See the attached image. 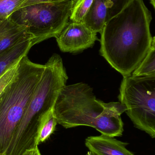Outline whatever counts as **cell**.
Instances as JSON below:
<instances>
[{
  "mask_svg": "<svg viewBox=\"0 0 155 155\" xmlns=\"http://www.w3.org/2000/svg\"><path fill=\"white\" fill-rule=\"evenodd\" d=\"M152 16L143 0H132L101 32V55L123 76L131 75L152 44Z\"/></svg>",
  "mask_w": 155,
  "mask_h": 155,
  "instance_id": "1",
  "label": "cell"
},
{
  "mask_svg": "<svg viewBox=\"0 0 155 155\" xmlns=\"http://www.w3.org/2000/svg\"><path fill=\"white\" fill-rule=\"evenodd\" d=\"M126 111L120 102L105 103L97 100L93 88L83 83L66 85L52 109L57 124L64 128L91 127L102 135L113 137L123 135L121 115Z\"/></svg>",
  "mask_w": 155,
  "mask_h": 155,
  "instance_id": "2",
  "label": "cell"
},
{
  "mask_svg": "<svg viewBox=\"0 0 155 155\" xmlns=\"http://www.w3.org/2000/svg\"><path fill=\"white\" fill-rule=\"evenodd\" d=\"M42 75L17 127L5 155H22L38 147V130L43 116L53 109L68 76L59 54H53L44 64Z\"/></svg>",
  "mask_w": 155,
  "mask_h": 155,
  "instance_id": "3",
  "label": "cell"
},
{
  "mask_svg": "<svg viewBox=\"0 0 155 155\" xmlns=\"http://www.w3.org/2000/svg\"><path fill=\"white\" fill-rule=\"evenodd\" d=\"M44 68L23 56L16 74L0 94V155H6Z\"/></svg>",
  "mask_w": 155,
  "mask_h": 155,
  "instance_id": "4",
  "label": "cell"
},
{
  "mask_svg": "<svg viewBox=\"0 0 155 155\" xmlns=\"http://www.w3.org/2000/svg\"><path fill=\"white\" fill-rule=\"evenodd\" d=\"M75 1L29 5L17 9L8 18L32 35L34 46L61 33L69 22Z\"/></svg>",
  "mask_w": 155,
  "mask_h": 155,
  "instance_id": "5",
  "label": "cell"
},
{
  "mask_svg": "<svg viewBox=\"0 0 155 155\" xmlns=\"http://www.w3.org/2000/svg\"><path fill=\"white\" fill-rule=\"evenodd\" d=\"M119 100L136 128L155 137V76H123Z\"/></svg>",
  "mask_w": 155,
  "mask_h": 155,
  "instance_id": "6",
  "label": "cell"
},
{
  "mask_svg": "<svg viewBox=\"0 0 155 155\" xmlns=\"http://www.w3.org/2000/svg\"><path fill=\"white\" fill-rule=\"evenodd\" d=\"M96 34L82 22L71 21L56 38L62 51L76 53L93 46L97 40Z\"/></svg>",
  "mask_w": 155,
  "mask_h": 155,
  "instance_id": "7",
  "label": "cell"
},
{
  "mask_svg": "<svg viewBox=\"0 0 155 155\" xmlns=\"http://www.w3.org/2000/svg\"><path fill=\"white\" fill-rule=\"evenodd\" d=\"M128 144L113 137L102 134L88 137L85 140L86 146L97 155H135L126 148Z\"/></svg>",
  "mask_w": 155,
  "mask_h": 155,
  "instance_id": "8",
  "label": "cell"
},
{
  "mask_svg": "<svg viewBox=\"0 0 155 155\" xmlns=\"http://www.w3.org/2000/svg\"><path fill=\"white\" fill-rule=\"evenodd\" d=\"M32 39V35L23 27L9 18L0 22V54L19 44Z\"/></svg>",
  "mask_w": 155,
  "mask_h": 155,
  "instance_id": "9",
  "label": "cell"
},
{
  "mask_svg": "<svg viewBox=\"0 0 155 155\" xmlns=\"http://www.w3.org/2000/svg\"><path fill=\"white\" fill-rule=\"evenodd\" d=\"M107 19L108 9L105 0H94L82 22L94 32L101 33Z\"/></svg>",
  "mask_w": 155,
  "mask_h": 155,
  "instance_id": "10",
  "label": "cell"
},
{
  "mask_svg": "<svg viewBox=\"0 0 155 155\" xmlns=\"http://www.w3.org/2000/svg\"><path fill=\"white\" fill-rule=\"evenodd\" d=\"M33 46L32 41H25L5 51L0 54V77L14 64L27 55Z\"/></svg>",
  "mask_w": 155,
  "mask_h": 155,
  "instance_id": "11",
  "label": "cell"
},
{
  "mask_svg": "<svg viewBox=\"0 0 155 155\" xmlns=\"http://www.w3.org/2000/svg\"><path fill=\"white\" fill-rule=\"evenodd\" d=\"M136 77L155 76V37H153L152 44L143 60L133 72Z\"/></svg>",
  "mask_w": 155,
  "mask_h": 155,
  "instance_id": "12",
  "label": "cell"
},
{
  "mask_svg": "<svg viewBox=\"0 0 155 155\" xmlns=\"http://www.w3.org/2000/svg\"><path fill=\"white\" fill-rule=\"evenodd\" d=\"M52 109L44 114L41 119L38 130V145L47 140L55 130L57 122L54 116Z\"/></svg>",
  "mask_w": 155,
  "mask_h": 155,
  "instance_id": "13",
  "label": "cell"
},
{
  "mask_svg": "<svg viewBox=\"0 0 155 155\" xmlns=\"http://www.w3.org/2000/svg\"><path fill=\"white\" fill-rule=\"evenodd\" d=\"M94 0H76L70 19L72 21L82 22Z\"/></svg>",
  "mask_w": 155,
  "mask_h": 155,
  "instance_id": "14",
  "label": "cell"
},
{
  "mask_svg": "<svg viewBox=\"0 0 155 155\" xmlns=\"http://www.w3.org/2000/svg\"><path fill=\"white\" fill-rule=\"evenodd\" d=\"M25 0H0V18H8Z\"/></svg>",
  "mask_w": 155,
  "mask_h": 155,
  "instance_id": "15",
  "label": "cell"
},
{
  "mask_svg": "<svg viewBox=\"0 0 155 155\" xmlns=\"http://www.w3.org/2000/svg\"><path fill=\"white\" fill-rule=\"evenodd\" d=\"M132 0H105L108 9V19L113 18L122 12Z\"/></svg>",
  "mask_w": 155,
  "mask_h": 155,
  "instance_id": "16",
  "label": "cell"
},
{
  "mask_svg": "<svg viewBox=\"0 0 155 155\" xmlns=\"http://www.w3.org/2000/svg\"><path fill=\"white\" fill-rule=\"evenodd\" d=\"M20 61L14 64L10 69L7 70L0 77V94L6 87V86L12 80L15 75L16 74Z\"/></svg>",
  "mask_w": 155,
  "mask_h": 155,
  "instance_id": "17",
  "label": "cell"
},
{
  "mask_svg": "<svg viewBox=\"0 0 155 155\" xmlns=\"http://www.w3.org/2000/svg\"><path fill=\"white\" fill-rule=\"evenodd\" d=\"M67 1V0H25L19 8L27 6L29 5L38 3L57 2H64V1Z\"/></svg>",
  "mask_w": 155,
  "mask_h": 155,
  "instance_id": "18",
  "label": "cell"
},
{
  "mask_svg": "<svg viewBox=\"0 0 155 155\" xmlns=\"http://www.w3.org/2000/svg\"><path fill=\"white\" fill-rule=\"evenodd\" d=\"M22 155H41V154L38 147H36L33 149L26 150Z\"/></svg>",
  "mask_w": 155,
  "mask_h": 155,
  "instance_id": "19",
  "label": "cell"
},
{
  "mask_svg": "<svg viewBox=\"0 0 155 155\" xmlns=\"http://www.w3.org/2000/svg\"><path fill=\"white\" fill-rule=\"evenodd\" d=\"M150 3L153 5V7L155 8V0H150Z\"/></svg>",
  "mask_w": 155,
  "mask_h": 155,
  "instance_id": "20",
  "label": "cell"
},
{
  "mask_svg": "<svg viewBox=\"0 0 155 155\" xmlns=\"http://www.w3.org/2000/svg\"><path fill=\"white\" fill-rule=\"evenodd\" d=\"M85 155H97L95 153H93V152H91V151H89V152H87V153Z\"/></svg>",
  "mask_w": 155,
  "mask_h": 155,
  "instance_id": "21",
  "label": "cell"
},
{
  "mask_svg": "<svg viewBox=\"0 0 155 155\" xmlns=\"http://www.w3.org/2000/svg\"><path fill=\"white\" fill-rule=\"evenodd\" d=\"M3 20H4V19H2V18H0V22L2 21Z\"/></svg>",
  "mask_w": 155,
  "mask_h": 155,
  "instance_id": "22",
  "label": "cell"
}]
</instances>
